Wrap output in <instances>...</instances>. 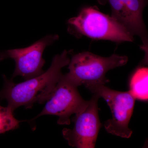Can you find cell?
Wrapping results in <instances>:
<instances>
[{
	"label": "cell",
	"mask_w": 148,
	"mask_h": 148,
	"mask_svg": "<svg viewBox=\"0 0 148 148\" xmlns=\"http://www.w3.org/2000/svg\"><path fill=\"white\" fill-rule=\"evenodd\" d=\"M13 111L9 107L0 105V134L16 129L21 121L16 119L13 115Z\"/></svg>",
	"instance_id": "8fae6325"
},
{
	"label": "cell",
	"mask_w": 148,
	"mask_h": 148,
	"mask_svg": "<svg viewBox=\"0 0 148 148\" xmlns=\"http://www.w3.org/2000/svg\"><path fill=\"white\" fill-rule=\"evenodd\" d=\"M148 70L140 67L133 74L130 81L129 91L135 99L147 101L148 98Z\"/></svg>",
	"instance_id": "9c48e42d"
},
{
	"label": "cell",
	"mask_w": 148,
	"mask_h": 148,
	"mask_svg": "<svg viewBox=\"0 0 148 148\" xmlns=\"http://www.w3.org/2000/svg\"><path fill=\"white\" fill-rule=\"evenodd\" d=\"M85 86L93 94L103 98L110 109L112 118L107 121L104 124L106 131L121 138H130L132 131L129 127V123L136 99L129 90L125 92L117 91L104 84H88Z\"/></svg>",
	"instance_id": "277c9868"
},
{
	"label": "cell",
	"mask_w": 148,
	"mask_h": 148,
	"mask_svg": "<svg viewBox=\"0 0 148 148\" xmlns=\"http://www.w3.org/2000/svg\"><path fill=\"white\" fill-rule=\"evenodd\" d=\"M128 60L125 56L114 53L109 57H103L84 51L73 55L68 65L69 71L64 76L77 86L82 85H105L109 82L106 76L107 72L124 66Z\"/></svg>",
	"instance_id": "3957f363"
},
{
	"label": "cell",
	"mask_w": 148,
	"mask_h": 148,
	"mask_svg": "<svg viewBox=\"0 0 148 148\" xmlns=\"http://www.w3.org/2000/svg\"><path fill=\"white\" fill-rule=\"evenodd\" d=\"M68 54L65 50L56 55L46 71L24 82L15 83L4 75V84L0 99H5L8 107L13 112L21 106L30 108L35 103H45L63 75L61 70L69 64Z\"/></svg>",
	"instance_id": "6da1fadb"
},
{
	"label": "cell",
	"mask_w": 148,
	"mask_h": 148,
	"mask_svg": "<svg viewBox=\"0 0 148 148\" xmlns=\"http://www.w3.org/2000/svg\"><path fill=\"white\" fill-rule=\"evenodd\" d=\"M68 22L70 32L77 36L118 42L134 40V36L127 28L95 6L82 8L77 16L70 18Z\"/></svg>",
	"instance_id": "7a4b0ae2"
},
{
	"label": "cell",
	"mask_w": 148,
	"mask_h": 148,
	"mask_svg": "<svg viewBox=\"0 0 148 148\" xmlns=\"http://www.w3.org/2000/svg\"><path fill=\"white\" fill-rule=\"evenodd\" d=\"M100 97L94 94L87 105L75 114L72 129L65 128L63 137L69 146L77 148H95L101 123L98 115V102Z\"/></svg>",
	"instance_id": "8992f818"
},
{
	"label": "cell",
	"mask_w": 148,
	"mask_h": 148,
	"mask_svg": "<svg viewBox=\"0 0 148 148\" xmlns=\"http://www.w3.org/2000/svg\"><path fill=\"white\" fill-rule=\"evenodd\" d=\"M128 12L141 34L143 49L148 48V36L147 29L143 18V12L147 1L146 0H122Z\"/></svg>",
	"instance_id": "ba28073f"
},
{
	"label": "cell",
	"mask_w": 148,
	"mask_h": 148,
	"mask_svg": "<svg viewBox=\"0 0 148 148\" xmlns=\"http://www.w3.org/2000/svg\"><path fill=\"white\" fill-rule=\"evenodd\" d=\"M146 1H147V0H146Z\"/></svg>",
	"instance_id": "7c38bea8"
},
{
	"label": "cell",
	"mask_w": 148,
	"mask_h": 148,
	"mask_svg": "<svg viewBox=\"0 0 148 148\" xmlns=\"http://www.w3.org/2000/svg\"><path fill=\"white\" fill-rule=\"evenodd\" d=\"M58 35H48L28 47L0 52V61L13 59L15 69L12 78L20 76L25 80L38 76L45 71L42 68L45 61L42 54L45 48L58 39Z\"/></svg>",
	"instance_id": "52a82bcc"
},
{
	"label": "cell",
	"mask_w": 148,
	"mask_h": 148,
	"mask_svg": "<svg viewBox=\"0 0 148 148\" xmlns=\"http://www.w3.org/2000/svg\"><path fill=\"white\" fill-rule=\"evenodd\" d=\"M112 10V15L117 21L127 28L133 36L141 37L139 29L130 15L122 0H108Z\"/></svg>",
	"instance_id": "30bf717a"
},
{
	"label": "cell",
	"mask_w": 148,
	"mask_h": 148,
	"mask_svg": "<svg viewBox=\"0 0 148 148\" xmlns=\"http://www.w3.org/2000/svg\"><path fill=\"white\" fill-rule=\"evenodd\" d=\"M77 87L63 74L46 101L44 108L33 119L42 116L52 115L59 117L58 124L70 125L72 115L82 110L88 103L80 95Z\"/></svg>",
	"instance_id": "5b68a950"
}]
</instances>
